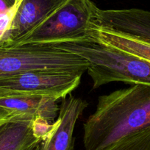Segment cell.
Masks as SVG:
<instances>
[{"mask_svg": "<svg viewBox=\"0 0 150 150\" xmlns=\"http://www.w3.org/2000/svg\"><path fill=\"white\" fill-rule=\"evenodd\" d=\"M21 0H17L15 4L9 10L0 13V43L2 42L6 33L11 28L16 13L21 3Z\"/></svg>", "mask_w": 150, "mask_h": 150, "instance_id": "obj_13", "label": "cell"}, {"mask_svg": "<svg viewBox=\"0 0 150 150\" xmlns=\"http://www.w3.org/2000/svg\"><path fill=\"white\" fill-rule=\"evenodd\" d=\"M57 99L42 96H13L0 98V108L13 114L43 118L51 123L59 113Z\"/></svg>", "mask_w": 150, "mask_h": 150, "instance_id": "obj_10", "label": "cell"}, {"mask_svg": "<svg viewBox=\"0 0 150 150\" xmlns=\"http://www.w3.org/2000/svg\"><path fill=\"white\" fill-rule=\"evenodd\" d=\"M79 72L33 71L0 79V98L13 96H42L63 99L81 82Z\"/></svg>", "mask_w": 150, "mask_h": 150, "instance_id": "obj_5", "label": "cell"}, {"mask_svg": "<svg viewBox=\"0 0 150 150\" xmlns=\"http://www.w3.org/2000/svg\"><path fill=\"white\" fill-rule=\"evenodd\" d=\"M50 45L84 58L88 63L87 71L94 89L114 82L150 84V63L87 37Z\"/></svg>", "mask_w": 150, "mask_h": 150, "instance_id": "obj_2", "label": "cell"}, {"mask_svg": "<svg viewBox=\"0 0 150 150\" xmlns=\"http://www.w3.org/2000/svg\"><path fill=\"white\" fill-rule=\"evenodd\" d=\"M87 38L150 63V39L124 27L96 5L89 21Z\"/></svg>", "mask_w": 150, "mask_h": 150, "instance_id": "obj_6", "label": "cell"}, {"mask_svg": "<svg viewBox=\"0 0 150 150\" xmlns=\"http://www.w3.org/2000/svg\"><path fill=\"white\" fill-rule=\"evenodd\" d=\"M12 114L13 113L10 112L9 111L7 110L4 109V108H0V122L4 121L5 119H8V118L10 117Z\"/></svg>", "mask_w": 150, "mask_h": 150, "instance_id": "obj_15", "label": "cell"}, {"mask_svg": "<svg viewBox=\"0 0 150 150\" xmlns=\"http://www.w3.org/2000/svg\"><path fill=\"white\" fill-rule=\"evenodd\" d=\"M150 127V84H135L99 96L83 125L85 150H105Z\"/></svg>", "mask_w": 150, "mask_h": 150, "instance_id": "obj_1", "label": "cell"}, {"mask_svg": "<svg viewBox=\"0 0 150 150\" xmlns=\"http://www.w3.org/2000/svg\"><path fill=\"white\" fill-rule=\"evenodd\" d=\"M84 58L50 44L0 47V79L33 71H62L83 74Z\"/></svg>", "mask_w": 150, "mask_h": 150, "instance_id": "obj_3", "label": "cell"}, {"mask_svg": "<svg viewBox=\"0 0 150 150\" xmlns=\"http://www.w3.org/2000/svg\"><path fill=\"white\" fill-rule=\"evenodd\" d=\"M16 1H17V0H16Z\"/></svg>", "mask_w": 150, "mask_h": 150, "instance_id": "obj_18", "label": "cell"}, {"mask_svg": "<svg viewBox=\"0 0 150 150\" xmlns=\"http://www.w3.org/2000/svg\"><path fill=\"white\" fill-rule=\"evenodd\" d=\"M87 107L86 101L71 94L62 99L57 117L58 126L41 142L40 150H74L75 125Z\"/></svg>", "mask_w": 150, "mask_h": 150, "instance_id": "obj_8", "label": "cell"}, {"mask_svg": "<svg viewBox=\"0 0 150 150\" xmlns=\"http://www.w3.org/2000/svg\"><path fill=\"white\" fill-rule=\"evenodd\" d=\"M35 118L12 114L0 122V150H27L41 141L33 132Z\"/></svg>", "mask_w": 150, "mask_h": 150, "instance_id": "obj_9", "label": "cell"}, {"mask_svg": "<svg viewBox=\"0 0 150 150\" xmlns=\"http://www.w3.org/2000/svg\"><path fill=\"white\" fill-rule=\"evenodd\" d=\"M13 5L8 0H0V13L9 10Z\"/></svg>", "mask_w": 150, "mask_h": 150, "instance_id": "obj_14", "label": "cell"}, {"mask_svg": "<svg viewBox=\"0 0 150 150\" xmlns=\"http://www.w3.org/2000/svg\"><path fill=\"white\" fill-rule=\"evenodd\" d=\"M58 125V119L51 123L43 118H35L33 122V134L38 139L42 142L54 132Z\"/></svg>", "mask_w": 150, "mask_h": 150, "instance_id": "obj_12", "label": "cell"}, {"mask_svg": "<svg viewBox=\"0 0 150 150\" xmlns=\"http://www.w3.org/2000/svg\"><path fill=\"white\" fill-rule=\"evenodd\" d=\"M105 150H150V127L122 138Z\"/></svg>", "mask_w": 150, "mask_h": 150, "instance_id": "obj_11", "label": "cell"}, {"mask_svg": "<svg viewBox=\"0 0 150 150\" xmlns=\"http://www.w3.org/2000/svg\"><path fill=\"white\" fill-rule=\"evenodd\" d=\"M9 2H11L12 4H15V2H16V0H8Z\"/></svg>", "mask_w": 150, "mask_h": 150, "instance_id": "obj_17", "label": "cell"}, {"mask_svg": "<svg viewBox=\"0 0 150 150\" xmlns=\"http://www.w3.org/2000/svg\"><path fill=\"white\" fill-rule=\"evenodd\" d=\"M71 0H21L0 47H15L30 31Z\"/></svg>", "mask_w": 150, "mask_h": 150, "instance_id": "obj_7", "label": "cell"}, {"mask_svg": "<svg viewBox=\"0 0 150 150\" xmlns=\"http://www.w3.org/2000/svg\"><path fill=\"white\" fill-rule=\"evenodd\" d=\"M41 144H38L37 145H35L33 146L30 147V149H28L27 150H40V147H41Z\"/></svg>", "mask_w": 150, "mask_h": 150, "instance_id": "obj_16", "label": "cell"}, {"mask_svg": "<svg viewBox=\"0 0 150 150\" xmlns=\"http://www.w3.org/2000/svg\"><path fill=\"white\" fill-rule=\"evenodd\" d=\"M95 5L91 0H71L26 35L16 46L52 44L86 38Z\"/></svg>", "mask_w": 150, "mask_h": 150, "instance_id": "obj_4", "label": "cell"}]
</instances>
